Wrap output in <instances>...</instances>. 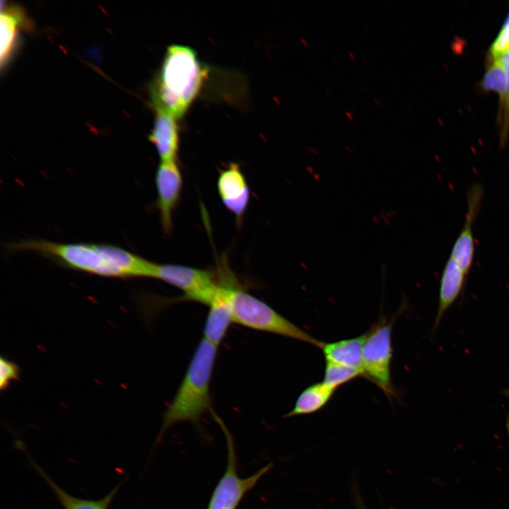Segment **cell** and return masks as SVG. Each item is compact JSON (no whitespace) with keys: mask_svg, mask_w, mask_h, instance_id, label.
Segmentation results:
<instances>
[{"mask_svg":"<svg viewBox=\"0 0 509 509\" xmlns=\"http://www.w3.org/2000/svg\"><path fill=\"white\" fill-rule=\"evenodd\" d=\"M217 347L202 339L163 417L161 433L181 421L197 423L210 409V385Z\"/></svg>","mask_w":509,"mask_h":509,"instance_id":"3","label":"cell"},{"mask_svg":"<svg viewBox=\"0 0 509 509\" xmlns=\"http://www.w3.org/2000/svg\"><path fill=\"white\" fill-rule=\"evenodd\" d=\"M157 189L156 206L163 231L169 233L172 227V214L182 189V176L176 161L160 162L155 177Z\"/></svg>","mask_w":509,"mask_h":509,"instance_id":"8","label":"cell"},{"mask_svg":"<svg viewBox=\"0 0 509 509\" xmlns=\"http://www.w3.org/2000/svg\"><path fill=\"white\" fill-rule=\"evenodd\" d=\"M346 115L349 117V119H353V115H352L350 112H349L348 111L346 112Z\"/></svg>","mask_w":509,"mask_h":509,"instance_id":"24","label":"cell"},{"mask_svg":"<svg viewBox=\"0 0 509 509\" xmlns=\"http://www.w3.org/2000/svg\"><path fill=\"white\" fill-rule=\"evenodd\" d=\"M24 21L23 11L17 6L1 9L0 62L3 67L11 57L17 40L18 27Z\"/></svg>","mask_w":509,"mask_h":509,"instance_id":"16","label":"cell"},{"mask_svg":"<svg viewBox=\"0 0 509 509\" xmlns=\"http://www.w3.org/2000/svg\"><path fill=\"white\" fill-rule=\"evenodd\" d=\"M484 196L481 184L474 183L467 192V209L463 227L455 240L449 257L468 276L475 255L473 223L479 214Z\"/></svg>","mask_w":509,"mask_h":509,"instance_id":"9","label":"cell"},{"mask_svg":"<svg viewBox=\"0 0 509 509\" xmlns=\"http://www.w3.org/2000/svg\"><path fill=\"white\" fill-rule=\"evenodd\" d=\"M365 334L357 337L324 343L321 347L326 361L361 370L363 369V347Z\"/></svg>","mask_w":509,"mask_h":509,"instance_id":"14","label":"cell"},{"mask_svg":"<svg viewBox=\"0 0 509 509\" xmlns=\"http://www.w3.org/2000/svg\"><path fill=\"white\" fill-rule=\"evenodd\" d=\"M360 375H363V374L358 369L326 361L323 382L337 390L339 386Z\"/></svg>","mask_w":509,"mask_h":509,"instance_id":"19","label":"cell"},{"mask_svg":"<svg viewBox=\"0 0 509 509\" xmlns=\"http://www.w3.org/2000/svg\"><path fill=\"white\" fill-rule=\"evenodd\" d=\"M156 116L149 140L153 143L161 162L176 161L179 148L177 118L160 107H154Z\"/></svg>","mask_w":509,"mask_h":509,"instance_id":"11","label":"cell"},{"mask_svg":"<svg viewBox=\"0 0 509 509\" xmlns=\"http://www.w3.org/2000/svg\"><path fill=\"white\" fill-rule=\"evenodd\" d=\"M209 307L203 339L218 346L224 339L230 324L233 322L227 285L220 284L218 291Z\"/></svg>","mask_w":509,"mask_h":509,"instance_id":"12","label":"cell"},{"mask_svg":"<svg viewBox=\"0 0 509 509\" xmlns=\"http://www.w3.org/2000/svg\"><path fill=\"white\" fill-rule=\"evenodd\" d=\"M154 279L179 288L184 293L185 299L208 306L220 286L209 271L172 264H157Z\"/></svg>","mask_w":509,"mask_h":509,"instance_id":"7","label":"cell"},{"mask_svg":"<svg viewBox=\"0 0 509 509\" xmlns=\"http://www.w3.org/2000/svg\"><path fill=\"white\" fill-rule=\"evenodd\" d=\"M336 390L323 382L305 388L297 398L293 408L284 417L310 414L322 409L330 400Z\"/></svg>","mask_w":509,"mask_h":509,"instance_id":"15","label":"cell"},{"mask_svg":"<svg viewBox=\"0 0 509 509\" xmlns=\"http://www.w3.org/2000/svg\"><path fill=\"white\" fill-rule=\"evenodd\" d=\"M20 370L13 362L3 356L0 360V388L1 391L6 389L11 382L18 380Z\"/></svg>","mask_w":509,"mask_h":509,"instance_id":"21","label":"cell"},{"mask_svg":"<svg viewBox=\"0 0 509 509\" xmlns=\"http://www.w3.org/2000/svg\"><path fill=\"white\" fill-rule=\"evenodd\" d=\"M233 322L311 344L321 349L324 342L310 336L269 305L245 291L227 285Z\"/></svg>","mask_w":509,"mask_h":509,"instance_id":"4","label":"cell"},{"mask_svg":"<svg viewBox=\"0 0 509 509\" xmlns=\"http://www.w3.org/2000/svg\"><path fill=\"white\" fill-rule=\"evenodd\" d=\"M8 248L12 252H33L66 268L104 277L154 279L157 267L154 262L109 244L25 239L11 243Z\"/></svg>","mask_w":509,"mask_h":509,"instance_id":"1","label":"cell"},{"mask_svg":"<svg viewBox=\"0 0 509 509\" xmlns=\"http://www.w3.org/2000/svg\"><path fill=\"white\" fill-rule=\"evenodd\" d=\"M508 49H509V14L501 30L491 47V56H497Z\"/></svg>","mask_w":509,"mask_h":509,"instance_id":"22","label":"cell"},{"mask_svg":"<svg viewBox=\"0 0 509 509\" xmlns=\"http://www.w3.org/2000/svg\"><path fill=\"white\" fill-rule=\"evenodd\" d=\"M491 57L498 59L501 63L505 70L507 79V94L505 105L502 108L503 127L500 136L501 146H504L507 141L509 131V49Z\"/></svg>","mask_w":509,"mask_h":509,"instance_id":"20","label":"cell"},{"mask_svg":"<svg viewBox=\"0 0 509 509\" xmlns=\"http://www.w3.org/2000/svg\"><path fill=\"white\" fill-rule=\"evenodd\" d=\"M32 464L53 490L58 501L64 509H108L109 505L118 489V486L115 487L107 495L99 500H89L77 498L62 489L43 472L39 466L37 465L36 463L32 462Z\"/></svg>","mask_w":509,"mask_h":509,"instance_id":"17","label":"cell"},{"mask_svg":"<svg viewBox=\"0 0 509 509\" xmlns=\"http://www.w3.org/2000/svg\"><path fill=\"white\" fill-rule=\"evenodd\" d=\"M491 62L484 75L481 85L484 90L495 91L498 94L502 110L507 94L506 74L498 59L493 57H491Z\"/></svg>","mask_w":509,"mask_h":509,"instance_id":"18","label":"cell"},{"mask_svg":"<svg viewBox=\"0 0 509 509\" xmlns=\"http://www.w3.org/2000/svg\"><path fill=\"white\" fill-rule=\"evenodd\" d=\"M220 197L226 208L240 221L250 201V189L237 164L231 163L221 171L217 180Z\"/></svg>","mask_w":509,"mask_h":509,"instance_id":"10","label":"cell"},{"mask_svg":"<svg viewBox=\"0 0 509 509\" xmlns=\"http://www.w3.org/2000/svg\"><path fill=\"white\" fill-rule=\"evenodd\" d=\"M392 329V323L382 319L365 333L363 347V376L389 397L395 395L391 378Z\"/></svg>","mask_w":509,"mask_h":509,"instance_id":"5","label":"cell"},{"mask_svg":"<svg viewBox=\"0 0 509 509\" xmlns=\"http://www.w3.org/2000/svg\"><path fill=\"white\" fill-rule=\"evenodd\" d=\"M204 76L194 50L187 46H169L153 86V107L165 110L177 119L182 117L197 97Z\"/></svg>","mask_w":509,"mask_h":509,"instance_id":"2","label":"cell"},{"mask_svg":"<svg viewBox=\"0 0 509 509\" xmlns=\"http://www.w3.org/2000/svg\"><path fill=\"white\" fill-rule=\"evenodd\" d=\"M219 423L226 437L227 464L212 493L207 509H236L245 495L269 471L272 464L269 463L265 465L250 476L240 477L236 469V455L233 438L221 421Z\"/></svg>","mask_w":509,"mask_h":509,"instance_id":"6","label":"cell"},{"mask_svg":"<svg viewBox=\"0 0 509 509\" xmlns=\"http://www.w3.org/2000/svg\"><path fill=\"white\" fill-rule=\"evenodd\" d=\"M467 275L457 263L448 257L443 268L439 289L438 308L435 325L437 326L448 308L461 293Z\"/></svg>","mask_w":509,"mask_h":509,"instance_id":"13","label":"cell"},{"mask_svg":"<svg viewBox=\"0 0 509 509\" xmlns=\"http://www.w3.org/2000/svg\"><path fill=\"white\" fill-rule=\"evenodd\" d=\"M505 394L509 397V390L505 391ZM507 428L509 431V417H508V421H507Z\"/></svg>","mask_w":509,"mask_h":509,"instance_id":"23","label":"cell"}]
</instances>
